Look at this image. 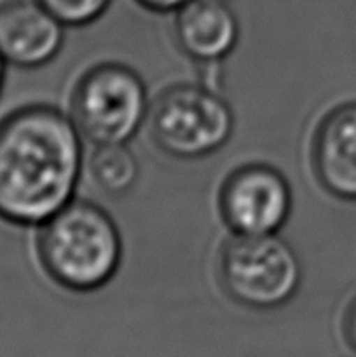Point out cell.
<instances>
[{
    "label": "cell",
    "mask_w": 356,
    "mask_h": 357,
    "mask_svg": "<svg viewBox=\"0 0 356 357\" xmlns=\"http://www.w3.org/2000/svg\"><path fill=\"white\" fill-rule=\"evenodd\" d=\"M84 162L70 115L30 103L0 119V220L40 227L73 201Z\"/></svg>",
    "instance_id": "cell-1"
},
{
    "label": "cell",
    "mask_w": 356,
    "mask_h": 357,
    "mask_svg": "<svg viewBox=\"0 0 356 357\" xmlns=\"http://www.w3.org/2000/svg\"><path fill=\"white\" fill-rule=\"evenodd\" d=\"M38 264L59 288L93 293L105 288L122 264V237L115 220L100 204L73 199L38 227Z\"/></svg>",
    "instance_id": "cell-2"
},
{
    "label": "cell",
    "mask_w": 356,
    "mask_h": 357,
    "mask_svg": "<svg viewBox=\"0 0 356 357\" xmlns=\"http://www.w3.org/2000/svg\"><path fill=\"white\" fill-rule=\"evenodd\" d=\"M215 271L227 298L262 312L292 302L302 284L299 255L278 234H232L220 248Z\"/></svg>",
    "instance_id": "cell-3"
},
{
    "label": "cell",
    "mask_w": 356,
    "mask_h": 357,
    "mask_svg": "<svg viewBox=\"0 0 356 357\" xmlns=\"http://www.w3.org/2000/svg\"><path fill=\"white\" fill-rule=\"evenodd\" d=\"M154 145L177 160H199L229 143L236 129L230 105L206 84H175L150 103L147 117Z\"/></svg>",
    "instance_id": "cell-4"
},
{
    "label": "cell",
    "mask_w": 356,
    "mask_h": 357,
    "mask_svg": "<svg viewBox=\"0 0 356 357\" xmlns=\"http://www.w3.org/2000/svg\"><path fill=\"white\" fill-rule=\"evenodd\" d=\"M149 93L142 75L119 61L87 68L73 84L68 115L84 139L94 145L128 143L147 124Z\"/></svg>",
    "instance_id": "cell-5"
},
{
    "label": "cell",
    "mask_w": 356,
    "mask_h": 357,
    "mask_svg": "<svg viewBox=\"0 0 356 357\" xmlns=\"http://www.w3.org/2000/svg\"><path fill=\"white\" fill-rule=\"evenodd\" d=\"M216 208L223 225L237 236L278 234L292 215V185L271 164H241L220 183Z\"/></svg>",
    "instance_id": "cell-6"
},
{
    "label": "cell",
    "mask_w": 356,
    "mask_h": 357,
    "mask_svg": "<svg viewBox=\"0 0 356 357\" xmlns=\"http://www.w3.org/2000/svg\"><path fill=\"white\" fill-rule=\"evenodd\" d=\"M314 180L332 197L356 202V101L330 108L311 136Z\"/></svg>",
    "instance_id": "cell-7"
},
{
    "label": "cell",
    "mask_w": 356,
    "mask_h": 357,
    "mask_svg": "<svg viewBox=\"0 0 356 357\" xmlns=\"http://www.w3.org/2000/svg\"><path fill=\"white\" fill-rule=\"evenodd\" d=\"M65 28L37 0H2L0 56L16 68L45 66L61 51Z\"/></svg>",
    "instance_id": "cell-8"
},
{
    "label": "cell",
    "mask_w": 356,
    "mask_h": 357,
    "mask_svg": "<svg viewBox=\"0 0 356 357\" xmlns=\"http://www.w3.org/2000/svg\"><path fill=\"white\" fill-rule=\"evenodd\" d=\"M173 37L198 65H220L237 47L239 21L227 0H191L175 13Z\"/></svg>",
    "instance_id": "cell-9"
},
{
    "label": "cell",
    "mask_w": 356,
    "mask_h": 357,
    "mask_svg": "<svg viewBox=\"0 0 356 357\" xmlns=\"http://www.w3.org/2000/svg\"><path fill=\"white\" fill-rule=\"evenodd\" d=\"M94 185L110 197H124L140 180V164L128 143L98 145L89 159Z\"/></svg>",
    "instance_id": "cell-10"
},
{
    "label": "cell",
    "mask_w": 356,
    "mask_h": 357,
    "mask_svg": "<svg viewBox=\"0 0 356 357\" xmlns=\"http://www.w3.org/2000/svg\"><path fill=\"white\" fill-rule=\"evenodd\" d=\"M56 20L68 28H80L100 20L112 0H37Z\"/></svg>",
    "instance_id": "cell-11"
},
{
    "label": "cell",
    "mask_w": 356,
    "mask_h": 357,
    "mask_svg": "<svg viewBox=\"0 0 356 357\" xmlns=\"http://www.w3.org/2000/svg\"><path fill=\"white\" fill-rule=\"evenodd\" d=\"M143 9L150 10V13H177L180 7H184L185 3L191 2V0H136Z\"/></svg>",
    "instance_id": "cell-12"
},
{
    "label": "cell",
    "mask_w": 356,
    "mask_h": 357,
    "mask_svg": "<svg viewBox=\"0 0 356 357\" xmlns=\"http://www.w3.org/2000/svg\"><path fill=\"white\" fill-rule=\"evenodd\" d=\"M342 330H344L346 342L351 345L353 351H356V296L351 300L344 314V321H342Z\"/></svg>",
    "instance_id": "cell-13"
},
{
    "label": "cell",
    "mask_w": 356,
    "mask_h": 357,
    "mask_svg": "<svg viewBox=\"0 0 356 357\" xmlns=\"http://www.w3.org/2000/svg\"><path fill=\"white\" fill-rule=\"evenodd\" d=\"M6 66H7V63L3 61V58L0 56V94H2L3 82H6Z\"/></svg>",
    "instance_id": "cell-14"
}]
</instances>
